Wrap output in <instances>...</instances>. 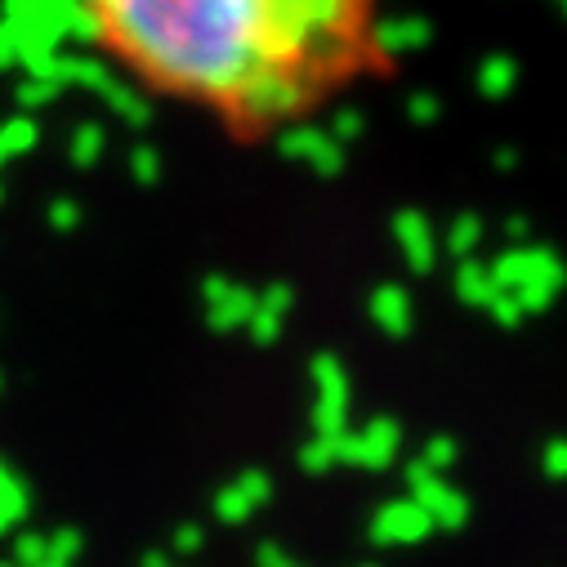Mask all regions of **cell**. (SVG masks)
Returning <instances> with one entry per match:
<instances>
[{"label":"cell","instance_id":"cell-1","mask_svg":"<svg viewBox=\"0 0 567 567\" xmlns=\"http://www.w3.org/2000/svg\"><path fill=\"white\" fill-rule=\"evenodd\" d=\"M103 41L148 85L237 112L272 72L331 85L358 45L362 0H85Z\"/></svg>","mask_w":567,"mask_h":567},{"label":"cell","instance_id":"cell-2","mask_svg":"<svg viewBox=\"0 0 567 567\" xmlns=\"http://www.w3.org/2000/svg\"><path fill=\"white\" fill-rule=\"evenodd\" d=\"M76 10H81V0H0V19H10L19 28L23 54L59 50V41H68V23Z\"/></svg>","mask_w":567,"mask_h":567},{"label":"cell","instance_id":"cell-3","mask_svg":"<svg viewBox=\"0 0 567 567\" xmlns=\"http://www.w3.org/2000/svg\"><path fill=\"white\" fill-rule=\"evenodd\" d=\"M430 37H434V28L424 23V19H380V23L367 28V45L375 54H384V59L430 45Z\"/></svg>","mask_w":567,"mask_h":567},{"label":"cell","instance_id":"cell-4","mask_svg":"<svg viewBox=\"0 0 567 567\" xmlns=\"http://www.w3.org/2000/svg\"><path fill=\"white\" fill-rule=\"evenodd\" d=\"M478 85H483V94H487V99H501V94L514 85V59H505V54L487 59V63H483V72H478Z\"/></svg>","mask_w":567,"mask_h":567},{"label":"cell","instance_id":"cell-5","mask_svg":"<svg viewBox=\"0 0 567 567\" xmlns=\"http://www.w3.org/2000/svg\"><path fill=\"white\" fill-rule=\"evenodd\" d=\"M37 138V130H32V121H10L6 130H0V157H10V153H23L28 144Z\"/></svg>","mask_w":567,"mask_h":567},{"label":"cell","instance_id":"cell-6","mask_svg":"<svg viewBox=\"0 0 567 567\" xmlns=\"http://www.w3.org/2000/svg\"><path fill=\"white\" fill-rule=\"evenodd\" d=\"M19 54H23L19 28H14L10 19H0V72H6V68H14V63H19Z\"/></svg>","mask_w":567,"mask_h":567},{"label":"cell","instance_id":"cell-7","mask_svg":"<svg viewBox=\"0 0 567 567\" xmlns=\"http://www.w3.org/2000/svg\"><path fill=\"white\" fill-rule=\"evenodd\" d=\"M72 153H76L81 162H90V157L99 153V130H94V125H85V130L76 134V144H72Z\"/></svg>","mask_w":567,"mask_h":567},{"label":"cell","instance_id":"cell-8","mask_svg":"<svg viewBox=\"0 0 567 567\" xmlns=\"http://www.w3.org/2000/svg\"><path fill=\"white\" fill-rule=\"evenodd\" d=\"M54 90H59V81H28L23 85V103H45Z\"/></svg>","mask_w":567,"mask_h":567},{"label":"cell","instance_id":"cell-9","mask_svg":"<svg viewBox=\"0 0 567 567\" xmlns=\"http://www.w3.org/2000/svg\"><path fill=\"white\" fill-rule=\"evenodd\" d=\"M358 130H362V116H358V112H340V116H336V134H340V138H349V134H358Z\"/></svg>","mask_w":567,"mask_h":567},{"label":"cell","instance_id":"cell-10","mask_svg":"<svg viewBox=\"0 0 567 567\" xmlns=\"http://www.w3.org/2000/svg\"><path fill=\"white\" fill-rule=\"evenodd\" d=\"M411 107H415V116H430V112H434V99H430V94H415Z\"/></svg>","mask_w":567,"mask_h":567},{"label":"cell","instance_id":"cell-11","mask_svg":"<svg viewBox=\"0 0 567 567\" xmlns=\"http://www.w3.org/2000/svg\"><path fill=\"white\" fill-rule=\"evenodd\" d=\"M558 10H563V14H567V0H558Z\"/></svg>","mask_w":567,"mask_h":567}]
</instances>
